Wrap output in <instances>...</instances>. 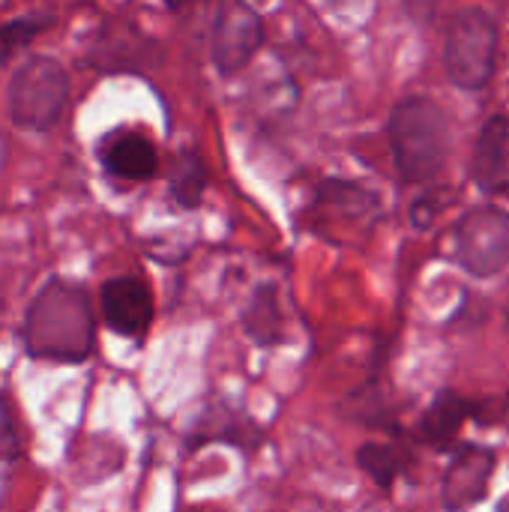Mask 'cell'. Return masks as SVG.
Returning a JSON list of instances; mask_svg holds the SVG:
<instances>
[{"label":"cell","mask_w":509,"mask_h":512,"mask_svg":"<svg viewBox=\"0 0 509 512\" xmlns=\"http://www.w3.org/2000/svg\"><path fill=\"white\" fill-rule=\"evenodd\" d=\"M21 336L30 357L57 363L87 360L96 345V321L87 291L66 279H48L27 309Z\"/></svg>","instance_id":"1"},{"label":"cell","mask_w":509,"mask_h":512,"mask_svg":"<svg viewBox=\"0 0 509 512\" xmlns=\"http://www.w3.org/2000/svg\"><path fill=\"white\" fill-rule=\"evenodd\" d=\"M390 147L402 180L432 183L450 156V117L429 96H405L387 123Z\"/></svg>","instance_id":"2"},{"label":"cell","mask_w":509,"mask_h":512,"mask_svg":"<svg viewBox=\"0 0 509 512\" xmlns=\"http://www.w3.org/2000/svg\"><path fill=\"white\" fill-rule=\"evenodd\" d=\"M69 105V72L54 57L24 60L9 81V117L30 132H48Z\"/></svg>","instance_id":"3"},{"label":"cell","mask_w":509,"mask_h":512,"mask_svg":"<svg viewBox=\"0 0 509 512\" xmlns=\"http://www.w3.org/2000/svg\"><path fill=\"white\" fill-rule=\"evenodd\" d=\"M498 21L486 9H462L447 30L444 66L459 90H483L495 75Z\"/></svg>","instance_id":"4"},{"label":"cell","mask_w":509,"mask_h":512,"mask_svg":"<svg viewBox=\"0 0 509 512\" xmlns=\"http://www.w3.org/2000/svg\"><path fill=\"white\" fill-rule=\"evenodd\" d=\"M456 261L480 279L498 276L509 264V213L483 204L456 225Z\"/></svg>","instance_id":"5"},{"label":"cell","mask_w":509,"mask_h":512,"mask_svg":"<svg viewBox=\"0 0 509 512\" xmlns=\"http://www.w3.org/2000/svg\"><path fill=\"white\" fill-rule=\"evenodd\" d=\"M264 45V21L246 0H219L213 33H210V54L219 75L243 72L258 48Z\"/></svg>","instance_id":"6"},{"label":"cell","mask_w":509,"mask_h":512,"mask_svg":"<svg viewBox=\"0 0 509 512\" xmlns=\"http://www.w3.org/2000/svg\"><path fill=\"white\" fill-rule=\"evenodd\" d=\"M495 477V453L483 444H462L444 474L441 498L450 512L474 510L489 495Z\"/></svg>","instance_id":"7"},{"label":"cell","mask_w":509,"mask_h":512,"mask_svg":"<svg viewBox=\"0 0 509 512\" xmlns=\"http://www.w3.org/2000/svg\"><path fill=\"white\" fill-rule=\"evenodd\" d=\"M102 318L126 339H141L153 324V294L135 276H117L102 285Z\"/></svg>","instance_id":"8"},{"label":"cell","mask_w":509,"mask_h":512,"mask_svg":"<svg viewBox=\"0 0 509 512\" xmlns=\"http://www.w3.org/2000/svg\"><path fill=\"white\" fill-rule=\"evenodd\" d=\"M474 183L486 195L509 192V117L492 114L474 147Z\"/></svg>","instance_id":"9"},{"label":"cell","mask_w":509,"mask_h":512,"mask_svg":"<svg viewBox=\"0 0 509 512\" xmlns=\"http://www.w3.org/2000/svg\"><path fill=\"white\" fill-rule=\"evenodd\" d=\"M477 414V402L465 399L456 390H441L432 405L423 411L420 417V438L426 447L432 450H453L459 429L465 426V420H471Z\"/></svg>","instance_id":"10"},{"label":"cell","mask_w":509,"mask_h":512,"mask_svg":"<svg viewBox=\"0 0 509 512\" xmlns=\"http://www.w3.org/2000/svg\"><path fill=\"white\" fill-rule=\"evenodd\" d=\"M102 165L120 180H150L159 168L156 147L138 132H114L102 141Z\"/></svg>","instance_id":"11"},{"label":"cell","mask_w":509,"mask_h":512,"mask_svg":"<svg viewBox=\"0 0 509 512\" xmlns=\"http://www.w3.org/2000/svg\"><path fill=\"white\" fill-rule=\"evenodd\" d=\"M243 330L252 342L270 348L285 342V315H282V303H279V291L276 285L264 282L252 291V297L243 306Z\"/></svg>","instance_id":"12"},{"label":"cell","mask_w":509,"mask_h":512,"mask_svg":"<svg viewBox=\"0 0 509 512\" xmlns=\"http://www.w3.org/2000/svg\"><path fill=\"white\" fill-rule=\"evenodd\" d=\"M315 207L321 213H342V219H366V216L375 219L381 204L372 189L351 180L330 177L315 189Z\"/></svg>","instance_id":"13"},{"label":"cell","mask_w":509,"mask_h":512,"mask_svg":"<svg viewBox=\"0 0 509 512\" xmlns=\"http://www.w3.org/2000/svg\"><path fill=\"white\" fill-rule=\"evenodd\" d=\"M357 465L372 477V483L381 492H390L396 486V480L408 471L411 456L402 444H381V441H369L357 450Z\"/></svg>","instance_id":"14"},{"label":"cell","mask_w":509,"mask_h":512,"mask_svg":"<svg viewBox=\"0 0 509 512\" xmlns=\"http://www.w3.org/2000/svg\"><path fill=\"white\" fill-rule=\"evenodd\" d=\"M168 189H171V198L180 207H186V210H192V207L201 204L204 189H207V165H204V156L195 147H183L174 156L171 177H168Z\"/></svg>","instance_id":"15"},{"label":"cell","mask_w":509,"mask_h":512,"mask_svg":"<svg viewBox=\"0 0 509 512\" xmlns=\"http://www.w3.org/2000/svg\"><path fill=\"white\" fill-rule=\"evenodd\" d=\"M192 441H195L192 447H201L207 441H225V444L249 447L252 450L261 441V429L246 414H237V411H228V408H216V417H201V432Z\"/></svg>","instance_id":"16"},{"label":"cell","mask_w":509,"mask_h":512,"mask_svg":"<svg viewBox=\"0 0 509 512\" xmlns=\"http://www.w3.org/2000/svg\"><path fill=\"white\" fill-rule=\"evenodd\" d=\"M45 27H51V18H42V15H24V18H15V21H6L0 24V66L24 45H30Z\"/></svg>","instance_id":"17"},{"label":"cell","mask_w":509,"mask_h":512,"mask_svg":"<svg viewBox=\"0 0 509 512\" xmlns=\"http://www.w3.org/2000/svg\"><path fill=\"white\" fill-rule=\"evenodd\" d=\"M444 204H447V195H441V192H420L414 201H411V207H408V219H411V225L417 228V231H426V228H432V222L438 219V213L444 210Z\"/></svg>","instance_id":"18"},{"label":"cell","mask_w":509,"mask_h":512,"mask_svg":"<svg viewBox=\"0 0 509 512\" xmlns=\"http://www.w3.org/2000/svg\"><path fill=\"white\" fill-rule=\"evenodd\" d=\"M18 453V438H15V426L9 417L6 402L0 399V459H12Z\"/></svg>","instance_id":"19"},{"label":"cell","mask_w":509,"mask_h":512,"mask_svg":"<svg viewBox=\"0 0 509 512\" xmlns=\"http://www.w3.org/2000/svg\"><path fill=\"white\" fill-rule=\"evenodd\" d=\"M435 6H438V0H405V12L420 24H426L432 18Z\"/></svg>","instance_id":"20"},{"label":"cell","mask_w":509,"mask_h":512,"mask_svg":"<svg viewBox=\"0 0 509 512\" xmlns=\"http://www.w3.org/2000/svg\"><path fill=\"white\" fill-rule=\"evenodd\" d=\"M192 3H201V0H165L168 9H186V6H192Z\"/></svg>","instance_id":"21"}]
</instances>
